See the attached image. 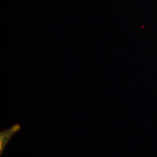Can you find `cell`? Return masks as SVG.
I'll use <instances>...</instances> for the list:
<instances>
[{"mask_svg": "<svg viewBox=\"0 0 157 157\" xmlns=\"http://www.w3.org/2000/svg\"><path fill=\"white\" fill-rule=\"evenodd\" d=\"M21 130V126L19 124H15L10 128L1 130L0 132V154L3 152L6 146L12 137L17 132Z\"/></svg>", "mask_w": 157, "mask_h": 157, "instance_id": "cell-1", "label": "cell"}]
</instances>
